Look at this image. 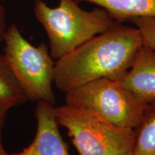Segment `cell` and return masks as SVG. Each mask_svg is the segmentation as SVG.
I'll return each mask as SVG.
<instances>
[{
	"instance_id": "obj_1",
	"label": "cell",
	"mask_w": 155,
	"mask_h": 155,
	"mask_svg": "<svg viewBox=\"0 0 155 155\" xmlns=\"http://www.w3.org/2000/svg\"><path fill=\"white\" fill-rule=\"evenodd\" d=\"M143 42L136 27L116 22L55 63L54 83L65 94L91 81H118L127 74Z\"/></svg>"
},
{
	"instance_id": "obj_2",
	"label": "cell",
	"mask_w": 155,
	"mask_h": 155,
	"mask_svg": "<svg viewBox=\"0 0 155 155\" xmlns=\"http://www.w3.org/2000/svg\"><path fill=\"white\" fill-rule=\"evenodd\" d=\"M33 12L47 34L50 55L55 61L116 22L106 9L84 10L75 0H58V5L53 8L43 0H35Z\"/></svg>"
},
{
	"instance_id": "obj_3",
	"label": "cell",
	"mask_w": 155,
	"mask_h": 155,
	"mask_svg": "<svg viewBox=\"0 0 155 155\" xmlns=\"http://www.w3.org/2000/svg\"><path fill=\"white\" fill-rule=\"evenodd\" d=\"M58 125L65 127L80 155H134V129L121 127L83 108L54 106Z\"/></svg>"
},
{
	"instance_id": "obj_4",
	"label": "cell",
	"mask_w": 155,
	"mask_h": 155,
	"mask_svg": "<svg viewBox=\"0 0 155 155\" xmlns=\"http://www.w3.org/2000/svg\"><path fill=\"white\" fill-rule=\"evenodd\" d=\"M3 42L4 55L28 100L54 105L55 61L48 46L44 42L38 46L31 44L15 24L6 29Z\"/></svg>"
},
{
	"instance_id": "obj_5",
	"label": "cell",
	"mask_w": 155,
	"mask_h": 155,
	"mask_svg": "<svg viewBox=\"0 0 155 155\" xmlns=\"http://www.w3.org/2000/svg\"><path fill=\"white\" fill-rule=\"evenodd\" d=\"M65 103L88 110L121 127L135 129L147 104L117 81L101 78L65 94Z\"/></svg>"
},
{
	"instance_id": "obj_6",
	"label": "cell",
	"mask_w": 155,
	"mask_h": 155,
	"mask_svg": "<svg viewBox=\"0 0 155 155\" xmlns=\"http://www.w3.org/2000/svg\"><path fill=\"white\" fill-rule=\"evenodd\" d=\"M54 105L37 103L35 115L37 131L33 141L28 147L12 155H70L68 145L60 133L54 114Z\"/></svg>"
},
{
	"instance_id": "obj_7",
	"label": "cell",
	"mask_w": 155,
	"mask_h": 155,
	"mask_svg": "<svg viewBox=\"0 0 155 155\" xmlns=\"http://www.w3.org/2000/svg\"><path fill=\"white\" fill-rule=\"evenodd\" d=\"M118 83L139 99L149 103L155 100V52L142 45L134 63Z\"/></svg>"
},
{
	"instance_id": "obj_8",
	"label": "cell",
	"mask_w": 155,
	"mask_h": 155,
	"mask_svg": "<svg viewBox=\"0 0 155 155\" xmlns=\"http://www.w3.org/2000/svg\"><path fill=\"white\" fill-rule=\"evenodd\" d=\"M86 2L106 9L117 22H124L138 17L155 18V0H75Z\"/></svg>"
},
{
	"instance_id": "obj_9",
	"label": "cell",
	"mask_w": 155,
	"mask_h": 155,
	"mask_svg": "<svg viewBox=\"0 0 155 155\" xmlns=\"http://www.w3.org/2000/svg\"><path fill=\"white\" fill-rule=\"evenodd\" d=\"M134 130V155H155V100L147 104Z\"/></svg>"
},
{
	"instance_id": "obj_10",
	"label": "cell",
	"mask_w": 155,
	"mask_h": 155,
	"mask_svg": "<svg viewBox=\"0 0 155 155\" xmlns=\"http://www.w3.org/2000/svg\"><path fill=\"white\" fill-rule=\"evenodd\" d=\"M26 95L17 82L4 54L0 55V105L12 108L24 104Z\"/></svg>"
},
{
	"instance_id": "obj_11",
	"label": "cell",
	"mask_w": 155,
	"mask_h": 155,
	"mask_svg": "<svg viewBox=\"0 0 155 155\" xmlns=\"http://www.w3.org/2000/svg\"><path fill=\"white\" fill-rule=\"evenodd\" d=\"M140 32L143 45L155 52V18L138 17L130 21Z\"/></svg>"
},
{
	"instance_id": "obj_12",
	"label": "cell",
	"mask_w": 155,
	"mask_h": 155,
	"mask_svg": "<svg viewBox=\"0 0 155 155\" xmlns=\"http://www.w3.org/2000/svg\"><path fill=\"white\" fill-rule=\"evenodd\" d=\"M7 29V12L5 7L0 5V46L3 42V35Z\"/></svg>"
},
{
	"instance_id": "obj_13",
	"label": "cell",
	"mask_w": 155,
	"mask_h": 155,
	"mask_svg": "<svg viewBox=\"0 0 155 155\" xmlns=\"http://www.w3.org/2000/svg\"><path fill=\"white\" fill-rule=\"evenodd\" d=\"M10 108H11L8 107V106L0 105V143H2V134L7 115Z\"/></svg>"
},
{
	"instance_id": "obj_14",
	"label": "cell",
	"mask_w": 155,
	"mask_h": 155,
	"mask_svg": "<svg viewBox=\"0 0 155 155\" xmlns=\"http://www.w3.org/2000/svg\"><path fill=\"white\" fill-rule=\"evenodd\" d=\"M0 155H12V154H9V153L4 149L2 143H0Z\"/></svg>"
},
{
	"instance_id": "obj_15",
	"label": "cell",
	"mask_w": 155,
	"mask_h": 155,
	"mask_svg": "<svg viewBox=\"0 0 155 155\" xmlns=\"http://www.w3.org/2000/svg\"><path fill=\"white\" fill-rule=\"evenodd\" d=\"M1 2H6V1H15V0H0Z\"/></svg>"
}]
</instances>
